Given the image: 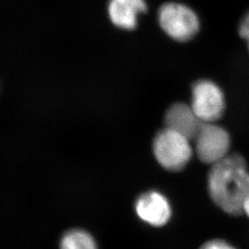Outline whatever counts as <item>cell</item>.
<instances>
[{
    "instance_id": "obj_1",
    "label": "cell",
    "mask_w": 249,
    "mask_h": 249,
    "mask_svg": "<svg viewBox=\"0 0 249 249\" xmlns=\"http://www.w3.org/2000/svg\"><path fill=\"white\" fill-rule=\"evenodd\" d=\"M208 191L214 204L223 213L238 216L249 194V171L247 161L237 153L229 154L212 165L208 175Z\"/></svg>"
},
{
    "instance_id": "obj_2",
    "label": "cell",
    "mask_w": 249,
    "mask_h": 249,
    "mask_svg": "<svg viewBox=\"0 0 249 249\" xmlns=\"http://www.w3.org/2000/svg\"><path fill=\"white\" fill-rule=\"evenodd\" d=\"M152 151L157 162L170 172L184 169L193 155L191 141L165 126L155 135Z\"/></svg>"
},
{
    "instance_id": "obj_3",
    "label": "cell",
    "mask_w": 249,
    "mask_h": 249,
    "mask_svg": "<svg viewBox=\"0 0 249 249\" xmlns=\"http://www.w3.org/2000/svg\"><path fill=\"white\" fill-rule=\"evenodd\" d=\"M158 21L161 30L178 42H188L200 29L196 12L187 5L166 2L158 10Z\"/></svg>"
},
{
    "instance_id": "obj_4",
    "label": "cell",
    "mask_w": 249,
    "mask_h": 249,
    "mask_svg": "<svg viewBox=\"0 0 249 249\" xmlns=\"http://www.w3.org/2000/svg\"><path fill=\"white\" fill-rule=\"evenodd\" d=\"M193 142L196 157L207 164L213 165L230 154V135L216 123H202Z\"/></svg>"
},
{
    "instance_id": "obj_5",
    "label": "cell",
    "mask_w": 249,
    "mask_h": 249,
    "mask_svg": "<svg viewBox=\"0 0 249 249\" xmlns=\"http://www.w3.org/2000/svg\"><path fill=\"white\" fill-rule=\"evenodd\" d=\"M190 107L201 122L216 123L225 110L223 90L213 80H197L192 86Z\"/></svg>"
},
{
    "instance_id": "obj_6",
    "label": "cell",
    "mask_w": 249,
    "mask_h": 249,
    "mask_svg": "<svg viewBox=\"0 0 249 249\" xmlns=\"http://www.w3.org/2000/svg\"><path fill=\"white\" fill-rule=\"evenodd\" d=\"M138 217L152 227H163L169 223L173 210L169 199L160 191L150 190L142 194L135 202Z\"/></svg>"
},
{
    "instance_id": "obj_7",
    "label": "cell",
    "mask_w": 249,
    "mask_h": 249,
    "mask_svg": "<svg viewBox=\"0 0 249 249\" xmlns=\"http://www.w3.org/2000/svg\"><path fill=\"white\" fill-rule=\"evenodd\" d=\"M202 123L191 107L184 103L172 105L164 115L165 127L184 135L191 142L196 138Z\"/></svg>"
},
{
    "instance_id": "obj_8",
    "label": "cell",
    "mask_w": 249,
    "mask_h": 249,
    "mask_svg": "<svg viewBox=\"0 0 249 249\" xmlns=\"http://www.w3.org/2000/svg\"><path fill=\"white\" fill-rule=\"evenodd\" d=\"M108 15L115 26L133 30L138 25V17L147 11L145 0H110Z\"/></svg>"
},
{
    "instance_id": "obj_9",
    "label": "cell",
    "mask_w": 249,
    "mask_h": 249,
    "mask_svg": "<svg viewBox=\"0 0 249 249\" xmlns=\"http://www.w3.org/2000/svg\"><path fill=\"white\" fill-rule=\"evenodd\" d=\"M61 249H98L96 242L89 232L74 229L67 231L60 241Z\"/></svg>"
},
{
    "instance_id": "obj_10",
    "label": "cell",
    "mask_w": 249,
    "mask_h": 249,
    "mask_svg": "<svg viewBox=\"0 0 249 249\" xmlns=\"http://www.w3.org/2000/svg\"><path fill=\"white\" fill-rule=\"evenodd\" d=\"M199 249H237L231 244L223 239H213L207 241Z\"/></svg>"
},
{
    "instance_id": "obj_11",
    "label": "cell",
    "mask_w": 249,
    "mask_h": 249,
    "mask_svg": "<svg viewBox=\"0 0 249 249\" xmlns=\"http://www.w3.org/2000/svg\"><path fill=\"white\" fill-rule=\"evenodd\" d=\"M238 33L241 38L247 41L249 50V10L241 19Z\"/></svg>"
},
{
    "instance_id": "obj_12",
    "label": "cell",
    "mask_w": 249,
    "mask_h": 249,
    "mask_svg": "<svg viewBox=\"0 0 249 249\" xmlns=\"http://www.w3.org/2000/svg\"><path fill=\"white\" fill-rule=\"evenodd\" d=\"M243 213L246 214L249 218V194L243 204Z\"/></svg>"
}]
</instances>
